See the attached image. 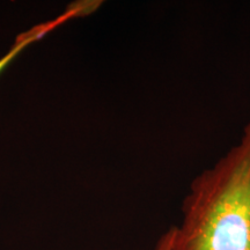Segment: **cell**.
Listing matches in <instances>:
<instances>
[{"label":"cell","instance_id":"3","mask_svg":"<svg viewBox=\"0 0 250 250\" xmlns=\"http://www.w3.org/2000/svg\"><path fill=\"white\" fill-rule=\"evenodd\" d=\"M173 239H174V227L169 229L159 239L154 250H171L173 249Z\"/></svg>","mask_w":250,"mask_h":250},{"label":"cell","instance_id":"1","mask_svg":"<svg viewBox=\"0 0 250 250\" xmlns=\"http://www.w3.org/2000/svg\"><path fill=\"white\" fill-rule=\"evenodd\" d=\"M171 250H250V122L239 143L190 184Z\"/></svg>","mask_w":250,"mask_h":250},{"label":"cell","instance_id":"2","mask_svg":"<svg viewBox=\"0 0 250 250\" xmlns=\"http://www.w3.org/2000/svg\"><path fill=\"white\" fill-rule=\"evenodd\" d=\"M100 5H101V1H94V0L93 1L92 0H87V1H76L68 6L64 13L54 19V20L37 24V26L33 27L31 29L23 31L22 34H20V35L17 37L13 46L8 50L7 54H6L2 58H0V73H1L2 70L7 66L9 62L13 61L23 49H26L28 45H30L31 43L41 40L42 37H44L46 34H49L50 31L56 29V28L59 27L62 23H65L66 21L93 13L94 11H96V9L100 7Z\"/></svg>","mask_w":250,"mask_h":250}]
</instances>
